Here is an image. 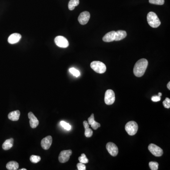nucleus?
I'll use <instances>...</instances> for the list:
<instances>
[{
	"label": "nucleus",
	"mask_w": 170,
	"mask_h": 170,
	"mask_svg": "<svg viewBox=\"0 0 170 170\" xmlns=\"http://www.w3.org/2000/svg\"><path fill=\"white\" fill-rule=\"evenodd\" d=\"M28 117L30 119V123L32 128H36L39 125V121L35 116L33 112H30L28 114Z\"/></svg>",
	"instance_id": "f8f14e48"
},
{
	"label": "nucleus",
	"mask_w": 170,
	"mask_h": 170,
	"mask_svg": "<svg viewBox=\"0 0 170 170\" xmlns=\"http://www.w3.org/2000/svg\"><path fill=\"white\" fill-rule=\"evenodd\" d=\"M19 167V164L15 161H11L8 163L6 165V168L8 170H17Z\"/></svg>",
	"instance_id": "6ab92c4d"
},
{
	"label": "nucleus",
	"mask_w": 170,
	"mask_h": 170,
	"mask_svg": "<svg viewBox=\"0 0 170 170\" xmlns=\"http://www.w3.org/2000/svg\"><path fill=\"white\" fill-rule=\"evenodd\" d=\"M158 163L157 162H150L149 163V166L151 170H158Z\"/></svg>",
	"instance_id": "5701e85b"
},
{
	"label": "nucleus",
	"mask_w": 170,
	"mask_h": 170,
	"mask_svg": "<svg viewBox=\"0 0 170 170\" xmlns=\"http://www.w3.org/2000/svg\"><path fill=\"white\" fill-rule=\"evenodd\" d=\"M149 2L151 4L162 5L165 3V0H149Z\"/></svg>",
	"instance_id": "b1692460"
},
{
	"label": "nucleus",
	"mask_w": 170,
	"mask_h": 170,
	"mask_svg": "<svg viewBox=\"0 0 170 170\" xmlns=\"http://www.w3.org/2000/svg\"><path fill=\"white\" fill-rule=\"evenodd\" d=\"M148 61L147 59H140L136 62L133 69V73L137 77H141L144 75L148 66Z\"/></svg>",
	"instance_id": "f257e3e1"
},
{
	"label": "nucleus",
	"mask_w": 170,
	"mask_h": 170,
	"mask_svg": "<svg viewBox=\"0 0 170 170\" xmlns=\"http://www.w3.org/2000/svg\"><path fill=\"white\" fill-rule=\"evenodd\" d=\"M161 97L160 96H153L151 98L152 101L153 102H158V101H160L161 100Z\"/></svg>",
	"instance_id": "7c9ffc66"
},
{
	"label": "nucleus",
	"mask_w": 170,
	"mask_h": 170,
	"mask_svg": "<svg viewBox=\"0 0 170 170\" xmlns=\"http://www.w3.org/2000/svg\"><path fill=\"white\" fill-rule=\"evenodd\" d=\"M21 38V36L20 34L19 33H14L9 37L8 41L11 44H14L19 42Z\"/></svg>",
	"instance_id": "ddd939ff"
},
{
	"label": "nucleus",
	"mask_w": 170,
	"mask_h": 170,
	"mask_svg": "<svg viewBox=\"0 0 170 170\" xmlns=\"http://www.w3.org/2000/svg\"><path fill=\"white\" fill-rule=\"evenodd\" d=\"M127 36V33L124 30H118L115 32V41H118L122 40Z\"/></svg>",
	"instance_id": "dca6fc26"
},
{
	"label": "nucleus",
	"mask_w": 170,
	"mask_h": 170,
	"mask_svg": "<svg viewBox=\"0 0 170 170\" xmlns=\"http://www.w3.org/2000/svg\"><path fill=\"white\" fill-rule=\"evenodd\" d=\"M83 125L85 128V135L87 138H90L93 134V131L91 129L89 128V124L87 121H84L83 122Z\"/></svg>",
	"instance_id": "f3484780"
},
{
	"label": "nucleus",
	"mask_w": 170,
	"mask_h": 170,
	"mask_svg": "<svg viewBox=\"0 0 170 170\" xmlns=\"http://www.w3.org/2000/svg\"><path fill=\"white\" fill-rule=\"evenodd\" d=\"M167 87L168 89H169V90H170V82H168V84H167Z\"/></svg>",
	"instance_id": "2f4dec72"
},
{
	"label": "nucleus",
	"mask_w": 170,
	"mask_h": 170,
	"mask_svg": "<svg viewBox=\"0 0 170 170\" xmlns=\"http://www.w3.org/2000/svg\"><path fill=\"white\" fill-rule=\"evenodd\" d=\"M72 153H73V151L71 150H63L61 151L59 156V161L60 163H65L68 162Z\"/></svg>",
	"instance_id": "0eeeda50"
},
{
	"label": "nucleus",
	"mask_w": 170,
	"mask_h": 170,
	"mask_svg": "<svg viewBox=\"0 0 170 170\" xmlns=\"http://www.w3.org/2000/svg\"><path fill=\"white\" fill-rule=\"evenodd\" d=\"M106 149L112 157H116L118 154V148L115 143L108 142L106 146Z\"/></svg>",
	"instance_id": "1a4fd4ad"
},
{
	"label": "nucleus",
	"mask_w": 170,
	"mask_h": 170,
	"mask_svg": "<svg viewBox=\"0 0 170 170\" xmlns=\"http://www.w3.org/2000/svg\"><path fill=\"white\" fill-rule=\"evenodd\" d=\"M147 21L149 26L153 28H157L161 25L159 19L154 12H149L147 14Z\"/></svg>",
	"instance_id": "f03ea898"
},
{
	"label": "nucleus",
	"mask_w": 170,
	"mask_h": 170,
	"mask_svg": "<svg viewBox=\"0 0 170 170\" xmlns=\"http://www.w3.org/2000/svg\"><path fill=\"white\" fill-rule=\"evenodd\" d=\"M90 67L93 70L98 73L103 74L106 72V66L100 61H93L91 63Z\"/></svg>",
	"instance_id": "7ed1b4c3"
},
{
	"label": "nucleus",
	"mask_w": 170,
	"mask_h": 170,
	"mask_svg": "<svg viewBox=\"0 0 170 170\" xmlns=\"http://www.w3.org/2000/svg\"><path fill=\"white\" fill-rule=\"evenodd\" d=\"M115 31H112L107 33L103 37V41L105 42H111L115 41Z\"/></svg>",
	"instance_id": "4468645a"
},
{
	"label": "nucleus",
	"mask_w": 170,
	"mask_h": 170,
	"mask_svg": "<svg viewBox=\"0 0 170 170\" xmlns=\"http://www.w3.org/2000/svg\"><path fill=\"white\" fill-rule=\"evenodd\" d=\"M115 97L114 91L111 89H108L105 92L104 102L107 105H111L115 102Z\"/></svg>",
	"instance_id": "39448f33"
},
{
	"label": "nucleus",
	"mask_w": 170,
	"mask_h": 170,
	"mask_svg": "<svg viewBox=\"0 0 170 170\" xmlns=\"http://www.w3.org/2000/svg\"><path fill=\"white\" fill-rule=\"evenodd\" d=\"M20 170H27V169H25V168H23V169H20Z\"/></svg>",
	"instance_id": "72a5a7b5"
},
{
	"label": "nucleus",
	"mask_w": 170,
	"mask_h": 170,
	"mask_svg": "<svg viewBox=\"0 0 170 170\" xmlns=\"http://www.w3.org/2000/svg\"><path fill=\"white\" fill-rule=\"evenodd\" d=\"M125 128L126 132L129 135L133 136L136 133L139 127L136 122L130 121L127 123V124L125 125Z\"/></svg>",
	"instance_id": "20e7f679"
},
{
	"label": "nucleus",
	"mask_w": 170,
	"mask_h": 170,
	"mask_svg": "<svg viewBox=\"0 0 170 170\" xmlns=\"http://www.w3.org/2000/svg\"><path fill=\"white\" fill-rule=\"evenodd\" d=\"M55 43L61 48H67L69 45L68 41L62 36H57L55 39Z\"/></svg>",
	"instance_id": "6e6552de"
},
{
	"label": "nucleus",
	"mask_w": 170,
	"mask_h": 170,
	"mask_svg": "<svg viewBox=\"0 0 170 170\" xmlns=\"http://www.w3.org/2000/svg\"><path fill=\"white\" fill-rule=\"evenodd\" d=\"M30 160L32 163L37 164L40 162V161L41 160V158L37 155H32L30 158Z\"/></svg>",
	"instance_id": "412c9836"
},
{
	"label": "nucleus",
	"mask_w": 170,
	"mask_h": 170,
	"mask_svg": "<svg viewBox=\"0 0 170 170\" xmlns=\"http://www.w3.org/2000/svg\"><path fill=\"white\" fill-rule=\"evenodd\" d=\"M20 112L19 110L15 111L9 112L8 115V118L12 121H17L20 117Z\"/></svg>",
	"instance_id": "2eb2a0df"
},
{
	"label": "nucleus",
	"mask_w": 170,
	"mask_h": 170,
	"mask_svg": "<svg viewBox=\"0 0 170 170\" xmlns=\"http://www.w3.org/2000/svg\"><path fill=\"white\" fill-rule=\"evenodd\" d=\"M90 17V13L88 12H83L80 14L78 18V20L80 24L81 25H86L89 21Z\"/></svg>",
	"instance_id": "9d476101"
},
{
	"label": "nucleus",
	"mask_w": 170,
	"mask_h": 170,
	"mask_svg": "<svg viewBox=\"0 0 170 170\" xmlns=\"http://www.w3.org/2000/svg\"><path fill=\"white\" fill-rule=\"evenodd\" d=\"M60 124H61V126H62L63 128L66 129V130H69L71 129V126H70V124L64 121H61Z\"/></svg>",
	"instance_id": "a878e982"
},
{
	"label": "nucleus",
	"mask_w": 170,
	"mask_h": 170,
	"mask_svg": "<svg viewBox=\"0 0 170 170\" xmlns=\"http://www.w3.org/2000/svg\"><path fill=\"white\" fill-rule=\"evenodd\" d=\"M163 105L166 108H170V99L169 98H166L165 100L163 101Z\"/></svg>",
	"instance_id": "bb28decb"
},
{
	"label": "nucleus",
	"mask_w": 170,
	"mask_h": 170,
	"mask_svg": "<svg viewBox=\"0 0 170 170\" xmlns=\"http://www.w3.org/2000/svg\"><path fill=\"white\" fill-rule=\"evenodd\" d=\"M69 72H70L75 77H78L80 76V73L78 69H76L74 68H71L69 69Z\"/></svg>",
	"instance_id": "393cba45"
},
{
	"label": "nucleus",
	"mask_w": 170,
	"mask_h": 170,
	"mask_svg": "<svg viewBox=\"0 0 170 170\" xmlns=\"http://www.w3.org/2000/svg\"><path fill=\"white\" fill-rule=\"evenodd\" d=\"M94 121H95V120H94V115L93 113H92L91 116L88 118V122H88L89 125H91L92 124H93L94 122Z\"/></svg>",
	"instance_id": "c756f323"
},
{
	"label": "nucleus",
	"mask_w": 170,
	"mask_h": 170,
	"mask_svg": "<svg viewBox=\"0 0 170 170\" xmlns=\"http://www.w3.org/2000/svg\"><path fill=\"white\" fill-rule=\"evenodd\" d=\"M53 139L51 136H47L41 140V145L42 148L44 150L49 149L52 144Z\"/></svg>",
	"instance_id": "9b49d317"
},
{
	"label": "nucleus",
	"mask_w": 170,
	"mask_h": 170,
	"mask_svg": "<svg viewBox=\"0 0 170 170\" xmlns=\"http://www.w3.org/2000/svg\"><path fill=\"white\" fill-rule=\"evenodd\" d=\"M100 126H101V125L100 123H99L96 121H94V122L91 125V127L93 129H94V130L97 129L98 128L100 127Z\"/></svg>",
	"instance_id": "cd10ccee"
},
{
	"label": "nucleus",
	"mask_w": 170,
	"mask_h": 170,
	"mask_svg": "<svg viewBox=\"0 0 170 170\" xmlns=\"http://www.w3.org/2000/svg\"><path fill=\"white\" fill-rule=\"evenodd\" d=\"M77 167L79 170H85L86 169V165L83 163H80L77 164Z\"/></svg>",
	"instance_id": "c85d7f7f"
},
{
	"label": "nucleus",
	"mask_w": 170,
	"mask_h": 170,
	"mask_svg": "<svg viewBox=\"0 0 170 170\" xmlns=\"http://www.w3.org/2000/svg\"><path fill=\"white\" fill-rule=\"evenodd\" d=\"M14 140L12 138L7 140L2 144V148L4 150H8L11 149L13 145Z\"/></svg>",
	"instance_id": "a211bd4d"
},
{
	"label": "nucleus",
	"mask_w": 170,
	"mask_h": 170,
	"mask_svg": "<svg viewBox=\"0 0 170 170\" xmlns=\"http://www.w3.org/2000/svg\"><path fill=\"white\" fill-rule=\"evenodd\" d=\"M148 148L152 154H153L155 157H159L163 155V150L162 148H161L155 144H150L148 146Z\"/></svg>",
	"instance_id": "423d86ee"
},
{
	"label": "nucleus",
	"mask_w": 170,
	"mask_h": 170,
	"mask_svg": "<svg viewBox=\"0 0 170 170\" xmlns=\"http://www.w3.org/2000/svg\"><path fill=\"white\" fill-rule=\"evenodd\" d=\"M80 3L79 0H70L68 4L69 9L73 11Z\"/></svg>",
	"instance_id": "aec40b11"
},
{
	"label": "nucleus",
	"mask_w": 170,
	"mask_h": 170,
	"mask_svg": "<svg viewBox=\"0 0 170 170\" xmlns=\"http://www.w3.org/2000/svg\"><path fill=\"white\" fill-rule=\"evenodd\" d=\"M158 96H160V97H161V96H162V93H159Z\"/></svg>",
	"instance_id": "473e14b6"
},
{
	"label": "nucleus",
	"mask_w": 170,
	"mask_h": 170,
	"mask_svg": "<svg viewBox=\"0 0 170 170\" xmlns=\"http://www.w3.org/2000/svg\"><path fill=\"white\" fill-rule=\"evenodd\" d=\"M79 160L80 163H83V164H87L88 163V159L87 158L86 155L84 154H81V157H79Z\"/></svg>",
	"instance_id": "4be33fe9"
}]
</instances>
